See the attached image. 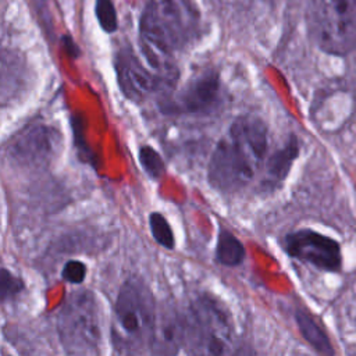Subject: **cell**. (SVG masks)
I'll return each instance as SVG.
<instances>
[{
    "instance_id": "cell-1",
    "label": "cell",
    "mask_w": 356,
    "mask_h": 356,
    "mask_svg": "<svg viewBox=\"0 0 356 356\" xmlns=\"http://www.w3.org/2000/svg\"><path fill=\"white\" fill-rule=\"evenodd\" d=\"M267 149L266 122L253 114L236 117L211 152L207 168L209 184L222 193L245 189L264 168Z\"/></svg>"
},
{
    "instance_id": "cell-2",
    "label": "cell",
    "mask_w": 356,
    "mask_h": 356,
    "mask_svg": "<svg viewBox=\"0 0 356 356\" xmlns=\"http://www.w3.org/2000/svg\"><path fill=\"white\" fill-rule=\"evenodd\" d=\"M199 19L192 0H149L139 22L146 63L160 72L178 76L171 58L197 35Z\"/></svg>"
},
{
    "instance_id": "cell-3",
    "label": "cell",
    "mask_w": 356,
    "mask_h": 356,
    "mask_svg": "<svg viewBox=\"0 0 356 356\" xmlns=\"http://www.w3.org/2000/svg\"><path fill=\"white\" fill-rule=\"evenodd\" d=\"M159 307L153 293L139 280H128L118 291L110 325L115 353L152 352Z\"/></svg>"
},
{
    "instance_id": "cell-4",
    "label": "cell",
    "mask_w": 356,
    "mask_h": 356,
    "mask_svg": "<svg viewBox=\"0 0 356 356\" xmlns=\"http://www.w3.org/2000/svg\"><path fill=\"white\" fill-rule=\"evenodd\" d=\"M57 334L70 355H99L104 342L102 305L89 289L71 292L57 313Z\"/></svg>"
},
{
    "instance_id": "cell-5",
    "label": "cell",
    "mask_w": 356,
    "mask_h": 356,
    "mask_svg": "<svg viewBox=\"0 0 356 356\" xmlns=\"http://www.w3.org/2000/svg\"><path fill=\"white\" fill-rule=\"evenodd\" d=\"M185 352L193 355L232 353L235 327L228 310L211 295L195 298L184 312Z\"/></svg>"
},
{
    "instance_id": "cell-6",
    "label": "cell",
    "mask_w": 356,
    "mask_h": 356,
    "mask_svg": "<svg viewBox=\"0 0 356 356\" xmlns=\"http://www.w3.org/2000/svg\"><path fill=\"white\" fill-rule=\"evenodd\" d=\"M307 25L323 51L348 54L356 46V0H307Z\"/></svg>"
},
{
    "instance_id": "cell-7",
    "label": "cell",
    "mask_w": 356,
    "mask_h": 356,
    "mask_svg": "<svg viewBox=\"0 0 356 356\" xmlns=\"http://www.w3.org/2000/svg\"><path fill=\"white\" fill-rule=\"evenodd\" d=\"M114 71L121 93L131 102H143L156 93L171 90L178 78L146 65L129 47H122L115 54Z\"/></svg>"
},
{
    "instance_id": "cell-8",
    "label": "cell",
    "mask_w": 356,
    "mask_h": 356,
    "mask_svg": "<svg viewBox=\"0 0 356 356\" xmlns=\"http://www.w3.org/2000/svg\"><path fill=\"white\" fill-rule=\"evenodd\" d=\"M224 102L222 85L216 71L207 70L191 78L177 93L161 99L160 110L178 115H211Z\"/></svg>"
},
{
    "instance_id": "cell-9",
    "label": "cell",
    "mask_w": 356,
    "mask_h": 356,
    "mask_svg": "<svg viewBox=\"0 0 356 356\" xmlns=\"http://www.w3.org/2000/svg\"><path fill=\"white\" fill-rule=\"evenodd\" d=\"M285 252L296 260L312 264L325 273L342 270L341 243L318 231L302 228L286 234L284 239Z\"/></svg>"
},
{
    "instance_id": "cell-10",
    "label": "cell",
    "mask_w": 356,
    "mask_h": 356,
    "mask_svg": "<svg viewBox=\"0 0 356 356\" xmlns=\"http://www.w3.org/2000/svg\"><path fill=\"white\" fill-rule=\"evenodd\" d=\"M185 317L184 312L159 309L152 342V353L174 355L185 349Z\"/></svg>"
},
{
    "instance_id": "cell-11",
    "label": "cell",
    "mask_w": 356,
    "mask_h": 356,
    "mask_svg": "<svg viewBox=\"0 0 356 356\" xmlns=\"http://www.w3.org/2000/svg\"><path fill=\"white\" fill-rule=\"evenodd\" d=\"M54 145V132L47 127L38 125L18 136L10 146V154L22 163H43L53 154Z\"/></svg>"
},
{
    "instance_id": "cell-12",
    "label": "cell",
    "mask_w": 356,
    "mask_h": 356,
    "mask_svg": "<svg viewBox=\"0 0 356 356\" xmlns=\"http://www.w3.org/2000/svg\"><path fill=\"white\" fill-rule=\"evenodd\" d=\"M299 156V142L295 135H291L282 147L277 149L274 153L267 156L264 163V189L278 188L288 177L293 161Z\"/></svg>"
},
{
    "instance_id": "cell-13",
    "label": "cell",
    "mask_w": 356,
    "mask_h": 356,
    "mask_svg": "<svg viewBox=\"0 0 356 356\" xmlns=\"http://www.w3.org/2000/svg\"><path fill=\"white\" fill-rule=\"evenodd\" d=\"M296 325L303 337V339L320 355L332 356L335 353L330 338L320 327V324L305 310H296L295 313Z\"/></svg>"
},
{
    "instance_id": "cell-14",
    "label": "cell",
    "mask_w": 356,
    "mask_h": 356,
    "mask_svg": "<svg viewBox=\"0 0 356 356\" xmlns=\"http://www.w3.org/2000/svg\"><path fill=\"white\" fill-rule=\"evenodd\" d=\"M246 249L243 243L227 228L220 227L216 243V260L225 267H236L243 263Z\"/></svg>"
},
{
    "instance_id": "cell-15",
    "label": "cell",
    "mask_w": 356,
    "mask_h": 356,
    "mask_svg": "<svg viewBox=\"0 0 356 356\" xmlns=\"http://www.w3.org/2000/svg\"><path fill=\"white\" fill-rule=\"evenodd\" d=\"M149 228L153 239L165 249H174L175 238L168 220L159 211H153L149 216Z\"/></svg>"
},
{
    "instance_id": "cell-16",
    "label": "cell",
    "mask_w": 356,
    "mask_h": 356,
    "mask_svg": "<svg viewBox=\"0 0 356 356\" xmlns=\"http://www.w3.org/2000/svg\"><path fill=\"white\" fill-rule=\"evenodd\" d=\"M138 159H139V163H140L143 171L152 179H159L164 174V161H163L161 156L156 152V149H153L152 146L143 145L139 149Z\"/></svg>"
},
{
    "instance_id": "cell-17",
    "label": "cell",
    "mask_w": 356,
    "mask_h": 356,
    "mask_svg": "<svg viewBox=\"0 0 356 356\" xmlns=\"http://www.w3.org/2000/svg\"><path fill=\"white\" fill-rule=\"evenodd\" d=\"M25 288L24 280L14 273H11L8 268L3 267L0 270V300L1 303L8 302L10 299L15 298L18 293H21Z\"/></svg>"
},
{
    "instance_id": "cell-18",
    "label": "cell",
    "mask_w": 356,
    "mask_h": 356,
    "mask_svg": "<svg viewBox=\"0 0 356 356\" xmlns=\"http://www.w3.org/2000/svg\"><path fill=\"white\" fill-rule=\"evenodd\" d=\"M96 17L99 25L104 32H114L117 29V14L111 0H96Z\"/></svg>"
},
{
    "instance_id": "cell-19",
    "label": "cell",
    "mask_w": 356,
    "mask_h": 356,
    "mask_svg": "<svg viewBox=\"0 0 356 356\" xmlns=\"http://www.w3.org/2000/svg\"><path fill=\"white\" fill-rule=\"evenodd\" d=\"M88 274V267L83 261L71 259L65 261L61 270V278L72 285H79L85 281V277Z\"/></svg>"
}]
</instances>
